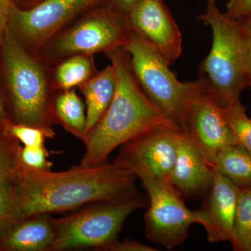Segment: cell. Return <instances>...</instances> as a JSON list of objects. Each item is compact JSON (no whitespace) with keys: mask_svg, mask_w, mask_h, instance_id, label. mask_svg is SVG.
I'll list each match as a JSON object with an SVG mask.
<instances>
[{"mask_svg":"<svg viewBox=\"0 0 251 251\" xmlns=\"http://www.w3.org/2000/svg\"><path fill=\"white\" fill-rule=\"evenodd\" d=\"M251 229V187L239 188L233 234L229 242L235 251H244Z\"/></svg>","mask_w":251,"mask_h":251,"instance_id":"ffe728a7","label":"cell"},{"mask_svg":"<svg viewBox=\"0 0 251 251\" xmlns=\"http://www.w3.org/2000/svg\"><path fill=\"white\" fill-rule=\"evenodd\" d=\"M140 1V0H108V4L117 12L126 16L130 10Z\"/></svg>","mask_w":251,"mask_h":251,"instance_id":"f1b7e54d","label":"cell"},{"mask_svg":"<svg viewBox=\"0 0 251 251\" xmlns=\"http://www.w3.org/2000/svg\"><path fill=\"white\" fill-rule=\"evenodd\" d=\"M116 75V90L110 106L86 138L85 152L79 166L108 163L110 153L137 137L158 128L180 129L151 101L130 67L125 48L106 52Z\"/></svg>","mask_w":251,"mask_h":251,"instance_id":"7a4b0ae2","label":"cell"},{"mask_svg":"<svg viewBox=\"0 0 251 251\" xmlns=\"http://www.w3.org/2000/svg\"><path fill=\"white\" fill-rule=\"evenodd\" d=\"M214 170V179L204 205L197 210L207 241H230L233 234L239 188Z\"/></svg>","mask_w":251,"mask_h":251,"instance_id":"4fadbf2b","label":"cell"},{"mask_svg":"<svg viewBox=\"0 0 251 251\" xmlns=\"http://www.w3.org/2000/svg\"><path fill=\"white\" fill-rule=\"evenodd\" d=\"M248 83L251 88V48L249 52V65H248Z\"/></svg>","mask_w":251,"mask_h":251,"instance_id":"1f68e13d","label":"cell"},{"mask_svg":"<svg viewBox=\"0 0 251 251\" xmlns=\"http://www.w3.org/2000/svg\"><path fill=\"white\" fill-rule=\"evenodd\" d=\"M9 122V117L5 110L4 102L0 94V137H7L6 129Z\"/></svg>","mask_w":251,"mask_h":251,"instance_id":"f546056e","label":"cell"},{"mask_svg":"<svg viewBox=\"0 0 251 251\" xmlns=\"http://www.w3.org/2000/svg\"><path fill=\"white\" fill-rule=\"evenodd\" d=\"M136 176L149 198L144 214L147 238L168 250L184 244L191 225L202 224L197 211L186 207L182 196L169 180L145 173Z\"/></svg>","mask_w":251,"mask_h":251,"instance_id":"ba28073f","label":"cell"},{"mask_svg":"<svg viewBox=\"0 0 251 251\" xmlns=\"http://www.w3.org/2000/svg\"><path fill=\"white\" fill-rule=\"evenodd\" d=\"M52 108L56 122L82 143L87 138V112L85 104L72 90H64L54 97Z\"/></svg>","mask_w":251,"mask_h":251,"instance_id":"e0dca14e","label":"cell"},{"mask_svg":"<svg viewBox=\"0 0 251 251\" xmlns=\"http://www.w3.org/2000/svg\"><path fill=\"white\" fill-rule=\"evenodd\" d=\"M25 2L27 5V7H31V6H34V5L39 4L41 1H44V0H24Z\"/></svg>","mask_w":251,"mask_h":251,"instance_id":"d6a6232c","label":"cell"},{"mask_svg":"<svg viewBox=\"0 0 251 251\" xmlns=\"http://www.w3.org/2000/svg\"><path fill=\"white\" fill-rule=\"evenodd\" d=\"M225 117L238 144L251 153V118L242 102L222 108Z\"/></svg>","mask_w":251,"mask_h":251,"instance_id":"44dd1931","label":"cell"},{"mask_svg":"<svg viewBox=\"0 0 251 251\" xmlns=\"http://www.w3.org/2000/svg\"><path fill=\"white\" fill-rule=\"evenodd\" d=\"M54 237V218L36 214L17 220L0 235V251H49Z\"/></svg>","mask_w":251,"mask_h":251,"instance_id":"9a60e30c","label":"cell"},{"mask_svg":"<svg viewBox=\"0 0 251 251\" xmlns=\"http://www.w3.org/2000/svg\"><path fill=\"white\" fill-rule=\"evenodd\" d=\"M206 1H216V0H206Z\"/></svg>","mask_w":251,"mask_h":251,"instance_id":"e575fe53","label":"cell"},{"mask_svg":"<svg viewBox=\"0 0 251 251\" xmlns=\"http://www.w3.org/2000/svg\"><path fill=\"white\" fill-rule=\"evenodd\" d=\"M157 249L130 239L125 241L119 240L118 239L110 243L108 245L101 249L100 251H156Z\"/></svg>","mask_w":251,"mask_h":251,"instance_id":"4316f807","label":"cell"},{"mask_svg":"<svg viewBox=\"0 0 251 251\" xmlns=\"http://www.w3.org/2000/svg\"><path fill=\"white\" fill-rule=\"evenodd\" d=\"M49 153L45 145L41 146H21L18 148V162L23 166L35 171H50L53 163L49 161Z\"/></svg>","mask_w":251,"mask_h":251,"instance_id":"7402d4cb","label":"cell"},{"mask_svg":"<svg viewBox=\"0 0 251 251\" xmlns=\"http://www.w3.org/2000/svg\"><path fill=\"white\" fill-rule=\"evenodd\" d=\"M242 22L246 32H247L248 36H249L251 40V16H249V18H246V19L243 20Z\"/></svg>","mask_w":251,"mask_h":251,"instance_id":"4dcf8cb0","label":"cell"},{"mask_svg":"<svg viewBox=\"0 0 251 251\" xmlns=\"http://www.w3.org/2000/svg\"><path fill=\"white\" fill-rule=\"evenodd\" d=\"M213 179L212 167L189 137L181 130L170 182L181 196L198 198L207 194Z\"/></svg>","mask_w":251,"mask_h":251,"instance_id":"5bb4252c","label":"cell"},{"mask_svg":"<svg viewBox=\"0 0 251 251\" xmlns=\"http://www.w3.org/2000/svg\"><path fill=\"white\" fill-rule=\"evenodd\" d=\"M92 57L76 54L59 64L54 74L56 87L62 91L72 90L93 77L94 66Z\"/></svg>","mask_w":251,"mask_h":251,"instance_id":"d6986e66","label":"cell"},{"mask_svg":"<svg viewBox=\"0 0 251 251\" xmlns=\"http://www.w3.org/2000/svg\"><path fill=\"white\" fill-rule=\"evenodd\" d=\"M17 220L16 208L7 181L0 183V235Z\"/></svg>","mask_w":251,"mask_h":251,"instance_id":"d4e9b609","label":"cell"},{"mask_svg":"<svg viewBox=\"0 0 251 251\" xmlns=\"http://www.w3.org/2000/svg\"><path fill=\"white\" fill-rule=\"evenodd\" d=\"M124 48L128 52L132 71L144 92L181 130L185 104L194 80L181 82L166 61L131 31Z\"/></svg>","mask_w":251,"mask_h":251,"instance_id":"52a82bcc","label":"cell"},{"mask_svg":"<svg viewBox=\"0 0 251 251\" xmlns=\"http://www.w3.org/2000/svg\"><path fill=\"white\" fill-rule=\"evenodd\" d=\"M181 130L189 137L211 167L221 150L238 144L222 108L200 77L194 80L185 104Z\"/></svg>","mask_w":251,"mask_h":251,"instance_id":"30bf717a","label":"cell"},{"mask_svg":"<svg viewBox=\"0 0 251 251\" xmlns=\"http://www.w3.org/2000/svg\"><path fill=\"white\" fill-rule=\"evenodd\" d=\"M0 46L11 110L10 122L38 127L45 130L49 138H54V98L44 67L9 28Z\"/></svg>","mask_w":251,"mask_h":251,"instance_id":"277c9868","label":"cell"},{"mask_svg":"<svg viewBox=\"0 0 251 251\" xmlns=\"http://www.w3.org/2000/svg\"><path fill=\"white\" fill-rule=\"evenodd\" d=\"M181 130L158 128L122 145L114 162L135 175L149 173L169 180L176 160Z\"/></svg>","mask_w":251,"mask_h":251,"instance_id":"8fae6325","label":"cell"},{"mask_svg":"<svg viewBox=\"0 0 251 251\" xmlns=\"http://www.w3.org/2000/svg\"><path fill=\"white\" fill-rule=\"evenodd\" d=\"M148 204V195L140 193L125 201L90 203L69 215L54 219L55 237L49 251H100L118 239L132 213Z\"/></svg>","mask_w":251,"mask_h":251,"instance_id":"5b68a950","label":"cell"},{"mask_svg":"<svg viewBox=\"0 0 251 251\" xmlns=\"http://www.w3.org/2000/svg\"><path fill=\"white\" fill-rule=\"evenodd\" d=\"M6 134L27 147L44 145L46 140L49 138L45 130L40 128L11 122L6 126Z\"/></svg>","mask_w":251,"mask_h":251,"instance_id":"603a6c76","label":"cell"},{"mask_svg":"<svg viewBox=\"0 0 251 251\" xmlns=\"http://www.w3.org/2000/svg\"><path fill=\"white\" fill-rule=\"evenodd\" d=\"M108 0H44L28 8L15 4L8 28L24 47L41 49L67 24Z\"/></svg>","mask_w":251,"mask_h":251,"instance_id":"9c48e42d","label":"cell"},{"mask_svg":"<svg viewBox=\"0 0 251 251\" xmlns=\"http://www.w3.org/2000/svg\"><path fill=\"white\" fill-rule=\"evenodd\" d=\"M15 0H0V44L9 25L10 14Z\"/></svg>","mask_w":251,"mask_h":251,"instance_id":"83f0119b","label":"cell"},{"mask_svg":"<svg viewBox=\"0 0 251 251\" xmlns=\"http://www.w3.org/2000/svg\"><path fill=\"white\" fill-rule=\"evenodd\" d=\"M198 19L209 27L212 34L210 51L200 64L198 77L221 108L240 102L243 91L249 87L251 48L242 21L227 17L216 1H207L205 11Z\"/></svg>","mask_w":251,"mask_h":251,"instance_id":"3957f363","label":"cell"},{"mask_svg":"<svg viewBox=\"0 0 251 251\" xmlns=\"http://www.w3.org/2000/svg\"><path fill=\"white\" fill-rule=\"evenodd\" d=\"M130 31L172 65L182 52V35L164 0H140L126 16Z\"/></svg>","mask_w":251,"mask_h":251,"instance_id":"7c38bea8","label":"cell"},{"mask_svg":"<svg viewBox=\"0 0 251 251\" xmlns=\"http://www.w3.org/2000/svg\"><path fill=\"white\" fill-rule=\"evenodd\" d=\"M225 14L237 21H243L251 16V0H228Z\"/></svg>","mask_w":251,"mask_h":251,"instance_id":"484cf974","label":"cell"},{"mask_svg":"<svg viewBox=\"0 0 251 251\" xmlns=\"http://www.w3.org/2000/svg\"><path fill=\"white\" fill-rule=\"evenodd\" d=\"M212 168L239 188L251 187V153L239 144L221 150Z\"/></svg>","mask_w":251,"mask_h":251,"instance_id":"ac0fdd59","label":"cell"},{"mask_svg":"<svg viewBox=\"0 0 251 251\" xmlns=\"http://www.w3.org/2000/svg\"><path fill=\"white\" fill-rule=\"evenodd\" d=\"M20 143L8 137H0V183L7 180L18 163L17 153Z\"/></svg>","mask_w":251,"mask_h":251,"instance_id":"cb8c5ba5","label":"cell"},{"mask_svg":"<svg viewBox=\"0 0 251 251\" xmlns=\"http://www.w3.org/2000/svg\"><path fill=\"white\" fill-rule=\"evenodd\" d=\"M85 97L87 135L97 125L111 103L116 90V75L111 64L80 86Z\"/></svg>","mask_w":251,"mask_h":251,"instance_id":"2e32d148","label":"cell"},{"mask_svg":"<svg viewBox=\"0 0 251 251\" xmlns=\"http://www.w3.org/2000/svg\"><path fill=\"white\" fill-rule=\"evenodd\" d=\"M136 175L115 162L62 172L35 171L18 162L8 177L18 219L74 211L100 201H121L140 194Z\"/></svg>","mask_w":251,"mask_h":251,"instance_id":"6da1fadb","label":"cell"},{"mask_svg":"<svg viewBox=\"0 0 251 251\" xmlns=\"http://www.w3.org/2000/svg\"><path fill=\"white\" fill-rule=\"evenodd\" d=\"M130 34L126 16L107 3L82 15L74 25L59 31L41 49L42 56L55 60L76 54L106 53L125 47Z\"/></svg>","mask_w":251,"mask_h":251,"instance_id":"8992f818","label":"cell"},{"mask_svg":"<svg viewBox=\"0 0 251 251\" xmlns=\"http://www.w3.org/2000/svg\"><path fill=\"white\" fill-rule=\"evenodd\" d=\"M244 251H251V229L248 237L247 243H246Z\"/></svg>","mask_w":251,"mask_h":251,"instance_id":"836d02e7","label":"cell"}]
</instances>
